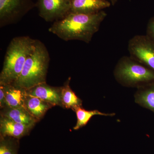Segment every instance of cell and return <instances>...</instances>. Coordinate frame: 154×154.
<instances>
[{
  "label": "cell",
  "instance_id": "1",
  "mask_svg": "<svg viewBox=\"0 0 154 154\" xmlns=\"http://www.w3.org/2000/svg\"><path fill=\"white\" fill-rule=\"evenodd\" d=\"M107 15L104 11L91 14L70 13L54 22L48 30L65 41L76 40L89 43Z\"/></svg>",
  "mask_w": 154,
  "mask_h": 154
},
{
  "label": "cell",
  "instance_id": "2",
  "mask_svg": "<svg viewBox=\"0 0 154 154\" xmlns=\"http://www.w3.org/2000/svg\"><path fill=\"white\" fill-rule=\"evenodd\" d=\"M36 39L29 36L14 37L9 43L0 74V85H13L18 79L26 60L34 50Z\"/></svg>",
  "mask_w": 154,
  "mask_h": 154
},
{
  "label": "cell",
  "instance_id": "3",
  "mask_svg": "<svg viewBox=\"0 0 154 154\" xmlns=\"http://www.w3.org/2000/svg\"><path fill=\"white\" fill-rule=\"evenodd\" d=\"M50 60L47 48L36 39L34 50L27 58L18 79L13 85L25 90L46 83Z\"/></svg>",
  "mask_w": 154,
  "mask_h": 154
},
{
  "label": "cell",
  "instance_id": "4",
  "mask_svg": "<svg viewBox=\"0 0 154 154\" xmlns=\"http://www.w3.org/2000/svg\"><path fill=\"white\" fill-rule=\"evenodd\" d=\"M113 75L117 82L124 87L138 88L154 82V71L130 56L119 59Z\"/></svg>",
  "mask_w": 154,
  "mask_h": 154
},
{
  "label": "cell",
  "instance_id": "5",
  "mask_svg": "<svg viewBox=\"0 0 154 154\" xmlns=\"http://www.w3.org/2000/svg\"><path fill=\"white\" fill-rule=\"evenodd\" d=\"M35 7L32 0H0V27L16 24Z\"/></svg>",
  "mask_w": 154,
  "mask_h": 154
},
{
  "label": "cell",
  "instance_id": "6",
  "mask_svg": "<svg viewBox=\"0 0 154 154\" xmlns=\"http://www.w3.org/2000/svg\"><path fill=\"white\" fill-rule=\"evenodd\" d=\"M130 56L154 71V44L146 35H136L128 43Z\"/></svg>",
  "mask_w": 154,
  "mask_h": 154
},
{
  "label": "cell",
  "instance_id": "7",
  "mask_svg": "<svg viewBox=\"0 0 154 154\" xmlns=\"http://www.w3.org/2000/svg\"><path fill=\"white\" fill-rule=\"evenodd\" d=\"M39 16L46 22H55L71 12V0H37Z\"/></svg>",
  "mask_w": 154,
  "mask_h": 154
},
{
  "label": "cell",
  "instance_id": "8",
  "mask_svg": "<svg viewBox=\"0 0 154 154\" xmlns=\"http://www.w3.org/2000/svg\"><path fill=\"white\" fill-rule=\"evenodd\" d=\"M61 87H52L43 83L26 90L27 95L38 97L54 106L62 107L61 99Z\"/></svg>",
  "mask_w": 154,
  "mask_h": 154
},
{
  "label": "cell",
  "instance_id": "9",
  "mask_svg": "<svg viewBox=\"0 0 154 154\" xmlns=\"http://www.w3.org/2000/svg\"><path fill=\"white\" fill-rule=\"evenodd\" d=\"M111 5L107 0H71L70 13L96 14L109 8Z\"/></svg>",
  "mask_w": 154,
  "mask_h": 154
},
{
  "label": "cell",
  "instance_id": "10",
  "mask_svg": "<svg viewBox=\"0 0 154 154\" xmlns=\"http://www.w3.org/2000/svg\"><path fill=\"white\" fill-rule=\"evenodd\" d=\"M33 127L17 123L12 119L1 116L0 135L20 139L27 135Z\"/></svg>",
  "mask_w": 154,
  "mask_h": 154
},
{
  "label": "cell",
  "instance_id": "11",
  "mask_svg": "<svg viewBox=\"0 0 154 154\" xmlns=\"http://www.w3.org/2000/svg\"><path fill=\"white\" fill-rule=\"evenodd\" d=\"M4 87L7 107L25 108L26 90L14 85H2Z\"/></svg>",
  "mask_w": 154,
  "mask_h": 154
},
{
  "label": "cell",
  "instance_id": "12",
  "mask_svg": "<svg viewBox=\"0 0 154 154\" xmlns=\"http://www.w3.org/2000/svg\"><path fill=\"white\" fill-rule=\"evenodd\" d=\"M1 116L12 119L17 123L33 127L38 121L26 109L6 107L1 109Z\"/></svg>",
  "mask_w": 154,
  "mask_h": 154
},
{
  "label": "cell",
  "instance_id": "13",
  "mask_svg": "<svg viewBox=\"0 0 154 154\" xmlns=\"http://www.w3.org/2000/svg\"><path fill=\"white\" fill-rule=\"evenodd\" d=\"M25 105L27 111L38 121L43 117L48 110L54 107L38 97L28 95L25 99Z\"/></svg>",
  "mask_w": 154,
  "mask_h": 154
},
{
  "label": "cell",
  "instance_id": "14",
  "mask_svg": "<svg viewBox=\"0 0 154 154\" xmlns=\"http://www.w3.org/2000/svg\"><path fill=\"white\" fill-rule=\"evenodd\" d=\"M134 100L137 104L154 113V82L138 88Z\"/></svg>",
  "mask_w": 154,
  "mask_h": 154
},
{
  "label": "cell",
  "instance_id": "15",
  "mask_svg": "<svg viewBox=\"0 0 154 154\" xmlns=\"http://www.w3.org/2000/svg\"><path fill=\"white\" fill-rule=\"evenodd\" d=\"M71 77H69L63 86L61 87V99L62 107L74 110L76 108L81 107L82 101L75 94L70 87Z\"/></svg>",
  "mask_w": 154,
  "mask_h": 154
},
{
  "label": "cell",
  "instance_id": "16",
  "mask_svg": "<svg viewBox=\"0 0 154 154\" xmlns=\"http://www.w3.org/2000/svg\"><path fill=\"white\" fill-rule=\"evenodd\" d=\"M73 111L75 112L77 120L76 124L73 128V129L75 130H78L83 127L85 126L91 120V119L94 116H113L115 115L114 113H102L97 110H87L82 108V106L77 107Z\"/></svg>",
  "mask_w": 154,
  "mask_h": 154
},
{
  "label": "cell",
  "instance_id": "17",
  "mask_svg": "<svg viewBox=\"0 0 154 154\" xmlns=\"http://www.w3.org/2000/svg\"><path fill=\"white\" fill-rule=\"evenodd\" d=\"M19 140L0 135V154H18Z\"/></svg>",
  "mask_w": 154,
  "mask_h": 154
},
{
  "label": "cell",
  "instance_id": "18",
  "mask_svg": "<svg viewBox=\"0 0 154 154\" xmlns=\"http://www.w3.org/2000/svg\"><path fill=\"white\" fill-rule=\"evenodd\" d=\"M146 35L154 44V17L150 19L148 23Z\"/></svg>",
  "mask_w": 154,
  "mask_h": 154
},
{
  "label": "cell",
  "instance_id": "19",
  "mask_svg": "<svg viewBox=\"0 0 154 154\" xmlns=\"http://www.w3.org/2000/svg\"><path fill=\"white\" fill-rule=\"evenodd\" d=\"M6 107H7V102L4 87L0 85V107L2 109Z\"/></svg>",
  "mask_w": 154,
  "mask_h": 154
},
{
  "label": "cell",
  "instance_id": "20",
  "mask_svg": "<svg viewBox=\"0 0 154 154\" xmlns=\"http://www.w3.org/2000/svg\"><path fill=\"white\" fill-rule=\"evenodd\" d=\"M118 0H109V2L111 3V5H114L116 2H117Z\"/></svg>",
  "mask_w": 154,
  "mask_h": 154
}]
</instances>
